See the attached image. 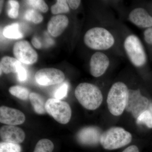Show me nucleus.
Segmentation results:
<instances>
[{
	"label": "nucleus",
	"mask_w": 152,
	"mask_h": 152,
	"mask_svg": "<svg viewBox=\"0 0 152 152\" xmlns=\"http://www.w3.org/2000/svg\"><path fill=\"white\" fill-rule=\"evenodd\" d=\"M26 2L28 5L42 12L45 13L48 10V5L42 0H28L26 1Z\"/></svg>",
	"instance_id": "obj_25"
},
{
	"label": "nucleus",
	"mask_w": 152,
	"mask_h": 152,
	"mask_svg": "<svg viewBox=\"0 0 152 152\" xmlns=\"http://www.w3.org/2000/svg\"><path fill=\"white\" fill-rule=\"evenodd\" d=\"M67 2L71 9L76 10L79 7L81 1L80 0H68Z\"/></svg>",
	"instance_id": "obj_30"
},
{
	"label": "nucleus",
	"mask_w": 152,
	"mask_h": 152,
	"mask_svg": "<svg viewBox=\"0 0 152 152\" xmlns=\"http://www.w3.org/2000/svg\"><path fill=\"white\" fill-rule=\"evenodd\" d=\"M64 74L58 69L45 68L41 69L36 72L35 75L36 81L42 86H50L61 83L64 80Z\"/></svg>",
	"instance_id": "obj_8"
},
{
	"label": "nucleus",
	"mask_w": 152,
	"mask_h": 152,
	"mask_svg": "<svg viewBox=\"0 0 152 152\" xmlns=\"http://www.w3.org/2000/svg\"><path fill=\"white\" fill-rule=\"evenodd\" d=\"M149 110L151 112V113L152 115V102L150 103L149 107L148 108Z\"/></svg>",
	"instance_id": "obj_33"
},
{
	"label": "nucleus",
	"mask_w": 152,
	"mask_h": 152,
	"mask_svg": "<svg viewBox=\"0 0 152 152\" xmlns=\"http://www.w3.org/2000/svg\"><path fill=\"white\" fill-rule=\"evenodd\" d=\"M110 65V60L105 54L102 52H96L90 61V72L95 77H101L105 73Z\"/></svg>",
	"instance_id": "obj_10"
},
{
	"label": "nucleus",
	"mask_w": 152,
	"mask_h": 152,
	"mask_svg": "<svg viewBox=\"0 0 152 152\" xmlns=\"http://www.w3.org/2000/svg\"><path fill=\"white\" fill-rule=\"evenodd\" d=\"M25 18L28 21L35 24H39L42 21L43 17L37 10L34 9L28 10L25 14Z\"/></svg>",
	"instance_id": "obj_22"
},
{
	"label": "nucleus",
	"mask_w": 152,
	"mask_h": 152,
	"mask_svg": "<svg viewBox=\"0 0 152 152\" xmlns=\"http://www.w3.org/2000/svg\"><path fill=\"white\" fill-rule=\"evenodd\" d=\"M150 103L149 100L142 95L140 90L129 89L125 110L137 119L143 112L148 110Z\"/></svg>",
	"instance_id": "obj_7"
},
{
	"label": "nucleus",
	"mask_w": 152,
	"mask_h": 152,
	"mask_svg": "<svg viewBox=\"0 0 152 152\" xmlns=\"http://www.w3.org/2000/svg\"><path fill=\"white\" fill-rule=\"evenodd\" d=\"M129 19L131 23L138 27L142 28L152 27V17L143 8L133 9L129 14Z\"/></svg>",
	"instance_id": "obj_14"
},
{
	"label": "nucleus",
	"mask_w": 152,
	"mask_h": 152,
	"mask_svg": "<svg viewBox=\"0 0 152 152\" xmlns=\"http://www.w3.org/2000/svg\"><path fill=\"white\" fill-rule=\"evenodd\" d=\"M8 4L10 8L8 11V15L11 18L15 19L18 18L19 15L20 5L16 1L10 0L8 1Z\"/></svg>",
	"instance_id": "obj_27"
},
{
	"label": "nucleus",
	"mask_w": 152,
	"mask_h": 152,
	"mask_svg": "<svg viewBox=\"0 0 152 152\" xmlns=\"http://www.w3.org/2000/svg\"><path fill=\"white\" fill-rule=\"evenodd\" d=\"M26 117L23 113L17 109L1 106L0 107V122L11 126L20 125L24 122Z\"/></svg>",
	"instance_id": "obj_11"
},
{
	"label": "nucleus",
	"mask_w": 152,
	"mask_h": 152,
	"mask_svg": "<svg viewBox=\"0 0 152 152\" xmlns=\"http://www.w3.org/2000/svg\"><path fill=\"white\" fill-rule=\"evenodd\" d=\"M46 112L58 122L65 124L72 116V110L68 103L55 98L49 99L46 103Z\"/></svg>",
	"instance_id": "obj_6"
},
{
	"label": "nucleus",
	"mask_w": 152,
	"mask_h": 152,
	"mask_svg": "<svg viewBox=\"0 0 152 152\" xmlns=\"http://www.w3.org/2000/svg\"><path fill=\"white\" fill-rule=\"evenodd\" d=\"M51 10L52 13L57 15L67 13L70 10L67 1L58 0L56 1V4L52 6Z\"/></svg>",
	"instance_id": "obj_21"
},
{
	"label": "nucleus",
	"mask_w": 152,
	"mask_h": 152,
	"mask_svg": "<svg viewBox=\"0 0 152 152\" xmlns=\"http://www.w3.org/2000/svg\"><path fill=\"white\" fill-rule=\"evenodd\" d=\"M137 123L138 124L146 125L148 128H152V115L149 110H147L141 114L137 119Z\"/></svg>",
	"instance_id": "obj_23"
},
{
	"label": "nucleus",
	"mask_w": 152,
	"mask_h": 152,
	"mask_svg": "<svg viewBox=\"0 0 152 152\" xmlns=\"http://www.w3.org/2000/svg\"><path fill=\"white\" fill-rule=\"evenodd\" d=\"M32 43L36 48L39 49L42 48V44L37 38L34 37L31 40Z\"/></svg>",
	"instance_id": "obj_31"
},
{
	"label": "nucleus",
	"mask_w": 152,
	"mask_h": 152,
	"mask_svg": "<svg viewBox=\"0 0 152 152\" xmlns=\"http://www.w3.org/2000/svg\"><path fill=\"white\" fill-rule=\"evenodd\" d=\"M29 99L35 112L39 115H43L46 113V101L45 98L39 94L36 93H30Z\"/></svg>",
	"instance_id": "obj_17"
},
{
	"label": "nucleus",
	"mask_w": 152,
	"mask_h": 152,
	"mask_svg": "<svg viewBox=\"0 0 152 152\" xmlns=\"http://www.w3.org/2000/svg\"><path fill=\"white\" fill-rule=\"evenodd\" d=\"M102 134L100 129L97 127H86L79 131L77 134V139L79 142L83 145H96L100 143Z\"/></svg>",
	"instance_id": "obj_12"
},
{
	"label": "nucleus",
	"mask_w": 152,
	"mask_h": 152,
	"mask_svg": "<svg viewBox=\"0 0 152 152\" xmlns=\"http://www.w3.org/2000/svg\"><path fill=\"white\" fill-rule=\"evenodd\" d=\"M84 42L90 48L104 51L113 46L115 39L112 33L105 28L96 27L87 31L84 37Z\"/></svg>",
	"instance_id": "obj_2"
},
{
	"label": "nucleus",
	"mask_w": 152,
	"mask_h": 152,
	"mask_svg": "<svg viewBox=\"0 0 152 152\" xmlns=\"http://www.w3.org/2000/svg\"><path fill=\"white\" fill-rule=\"evenodd\" d=\"M18 78L20 81H24L27 77L26 70L24 67L21 66L19 69L18 73Z\"/></svg>",
	"instance_id": "obj_29"
},
{
	"label": "nucleus",
	"mask_w": 152,
	"mask_h": 152,
	"mask_svg": "<svg viewBox=\"0 0 152 152\" xmlns=\"http://www.w3.org/2000/svg\"><path fill=\"white\" fill-rule=\"evenodd\" d=\"M0 3H1V8H0V10H1V11H2V9L3 3H4V1H0Z\"/></svg>",
	"instance_id": "obj_34"
},
{
	"label": "nucleus",
	"mask_w": 152,
	"mask_h": 152,
	"mask_svg": "<svg viewBox=\"0 0 152 152\" xmlns=\"http://www.w3.org/2000/svg\"><path fill=\"white\" fill-rule=\"evenodd\" d=\"M13 52L16 58L26 64H32L37 61L38 54L27 41L17 42L14 45Z\"/></svg>",
	"instance_id": "obj_9"
},
{
	"label": "nucleus",
	"mask_w": 152,
	"mask_h": 152,
	"mask_svg": "<svg viewBox=\"0 0 152 152\" xmlns=\"http://www.w3.org/2000/svg\"><path fill=\"white\" fill-rule=\"evenodd\" d=\"M11 94L23 100H26L29 97L30 92L27 88L19 86H13L9 89Z\"/></svg>",
	"instance_id": "obj_19"
},
{
	"label": "nucleus",
	"mask_w": 152,
	"mask_h": 152,
	"mask_svg": "<svg viewBox=\"0 0 152 152\" xmlns=\"http://www.w3.org/2000/svg\"><path fill=\"white\" fill-rule=\"evenodd\" d=\"M69 88L68 83L66 82L63 83L55 91L53 95L54 97L58 100L64 99L66 96Z\"/></svg>",
	"instance_id": "obj_26"
},
{
	"label": "nucleus",
	"mask_w": 152,
	"mask_h": 152,
	"mask_svg": "<svg viewBox=\"0 0 152 152\" xmlns=\"http://www.w3.org/2000/svg\"><path fill=\"white\" fill-rule=\"evenodd\" d=\"M21 147L18 144L8 142H1L0 152H21Z\"/></svg>",
	"instance_id": "obj_24"
},
{
	"label": "nucleus",
	"mask_w": 152,
	"mask_h": 152,
	"mask_svg": "<svg viewBox=\"0 0 152 152\" xmlns=\"http://www.w3.org/2000/svg\"><path fill=\"white\" fill-rule=\"evenodd\" d=\"M124 48L131 63L137 68L145 64L147 56L140 40L135 35L131 34L125 39Z\"/></svg>",
	"instance_id": "obj_5"
},
{
	"label": "nucleus",
	"mask_w": 152,
	"mask_h": 152,
	"mask_svg": "<svg viewBox=\"0 0 152 152\" xmlns=\"http://www.w3.org/2000/svg\"><path fill=\"white\" fill-rule=\"evenodd\" d=\"M122 152H140L138 147L136 145L130 146L125 149Z\"/></svg>",
	"instance_id": "obj_32"
},
{
	"label": "nucleus",
	"mask_w": 152,
	"mask_h": 152,
	"mask_svg": "<svg viewBox=\"0 0 152 152\" xmlns=\"http://www.w3.org/2000/svg\"><path fill=\"white\" fill-rule=\"evenodd\" d=\"M69 23V19L65 15L54 16L48 23V31L53 37H58L61 35L66 29Z\"/></svg>",
	"instance_id": "obj_15"
},
{
	"label": "nucleus",
	"mask_w": 152,
	"mask_h": 152,
	"mask_svg": "<svg viewBox=\"0 0 152 152\" xmlns=\"http://www.w3.org/2000/svg\"><path fill=\"white\" fill-rule=\"evenodd\" d=\"M0 136L4 142L18 144L23 142L26 135L21 128L15 126L6 125L1 128Z\"/></svg>",
	"instance_id": "obj_13"
},
{
	"label": "nucleus",
	"mask_w": 152,
	"mask_h": 152,
	"mask_svg": "<svg viewBox=\"0 0 152 152\" xmlns=\"http://www.w3.org/2000/svg\"><path fill=\"white\" fill-rule=\"evenodd\" d=\"M129 89L124 83L118 82L112 85L107 97L109 111L114 116L122 114L126 109Z\"/></svg>",
	"instance_id": "obj_3"
},
{
	"label": "nucleus",
	"mask_w": 152,
	"mask_h": 152,
	"mask_svg": "<svg viewBox=\"0 0 152 152\" xmlns=\"http://www.w3.org/2000/svg\"><path fill=\"white\" fill-rule=\"evenodd\" d=\"M3 34L6 38L10 39H21L23 37L20 29L19 25L17 23L7 26L3 30Z\"/></svg>",
	"instance_id": "obj_18"
},
{
	"label": "nucleus",
	"mask_w": 152,
	"mask_h": 152,
	"mask_svg": "<svg viewBox=\"0 0 152 152\" xmlns=\"http://www.w3.org/2000/svg\"><path fill=\"white\" fill-rule=\"evenodd\" d=\"M132 138L131 133L123 128L113 127L102 134L100 143L105 149L115 150L129 144Z\"/></svg>",
	"instance_id": "obj_4"
},
{
	"label": "nucleus",
	"mask_w": 152,
	"mask_h": 152,
	"mask_svg": "<svg viewBox=\"0 0 152 152\" xmlns=\"http://www.w3.org/2000/svg\"><path fill=\"white\" fill-rule=\"evenodd\" d=\"M76 99L87 110H94L102 103L103 96L100 89L96 85L88 83H80L75 90Z\"/></svg>",
	"instance_id": "obj_1"
},
{
	"label": "nucleus",
	"mask_w": 152,
	"mask_h": 152,
	"mask_svg": "<svg viewBox=\"0 0 152 152\" xmlns=\"http://www.w3.org/2000/svg\"><path fill=\"white\" fill-rule=\"evenodd\" d=\"M54 146L53 142L48 139L40 140L36 145L34 152H53Z\"/></svg>",
	"instance_id": "obj_20"
},
{
	"label": "nucleus",
	"mask_w": 152,
	"mask_h": 152,
	"mask_svg": "<svg viewBox=\"0 0 152 152\" xmlns=\"http://www.w3.org/2000/svg\"><path fill=\"white\" fill-rule=\"evenodd\" d=\"M21 66V64L18 60L9 56L3 57L0 63V68L5 74L17 73Z\"/></svg>",
	"instance_id": "obj_16"
},
{
	"label": "nucleus",
	"mask_w": 152,
	"mask_h": 152,
	"mask_svg": "<svg viewBox=\"0 0 152 152\" xmlns=\"http://www.w3.org/2000/svg\"><path fill=\"white\" fill-rule=\"evenodd\" d=\"M144 37L146 42L152 45V27L148 28L145 30Z\"/></svg>",
	"instance_id": "obj_28"
}]
</instances>
